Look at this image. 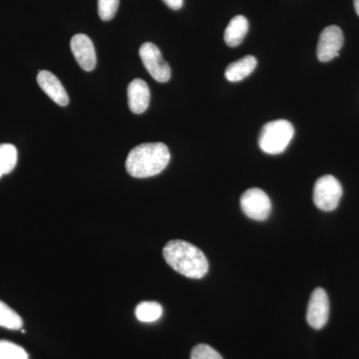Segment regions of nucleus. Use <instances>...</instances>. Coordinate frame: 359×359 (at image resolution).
I'll return each mask as SVG.
<instances>
[{
  "label": "nucleus",
  "mask_w": 359,
  "mask_h": 359,
  "mask_svg": "<svg viewBox=\"0 0 359 359\" xmlns=\"http://www.w3.org/2000/svg\"><path fill=\"white\" fill-rule=\"evenodd\" d=\"M23 325L22 318L20 314L9 308L6 304L0 301V327H6L7 330H20Z\"/></svg>",
  "instance_id": "dca6fc26"
},
{
  "label": "nucleus",
  "mask_w": 359,
  "mask_h": 359,
  "mask_svg": "<svg viewBox=\"0 0 359 359\" xmlns=\"http://www.w3.org/2000/svg\"><path fill=\"white\" fill-rule=\"evenodd\" d=\"M120 0H98V13L103 21L114 18L119 8Z\"/></svg>",
  "instance_id": "a211bd4d"
},
{
  "label": "nucleus",
  "mask_w": 359,
  "mask_h": 359,
  "mask_svg": "<svg viewBox=\"0 0 359 359\" xmlns=\"http://www.w3.org/2000/svg\"><path fill=\"white\" fill-rule=\"evenodd\" d=\"M0 359H29V358L22 347L7 340H0Z\"/></svg>",
  "instance_id": "f3484780"
},
{
  "label": "nucleus",
  "mask_w": 359,
  "mask_h": 359,
  "mask_svg": "<svg viewBox=\"0 0 359 359\" xmlns=\"http://www.w3.org/2000/svg\"><path fill=\"white\" fill-rule=\"evenodd\" d=\"M344 42V33L339 26L332 25L325 28L320 33L316 49L318 60L321 62H328L339 56Z\"/></svg>",
  "instance_id": "0eeeda50"
},
{
  "label": "nucleus",
  "mask_w": 359,
  "mask_h": 359,
  "mask_svg": "<svg viewBox=\"0 0 359 359\" xmlns=\"http://www.w3.org/2000/svg\"><path fill=\"white\" fill-rule=\"evenodd\" d=\"M249 32V21L243 15H237L229 23L224 32V39L230 47H237L242 43Z\"/></svg>",
  "instance_id": "ddd939ff"
},
{
  "label": "nucleus",
  "mask_w": 359,
  "mask_h": 359,
  "mask_svg": "<svg viewBox=\"0 0 359 359\" xmlns=\"http://www.w3.org/2000/svg\"><path fill=\"white\" fill-rule=\"evenodd\" d=\"M330 316V299L325 290H314L309 299L306 320L314 330H321L327 323Z\"/></svg>",
  "instance_id": "6e6552de"
},
{
  "label": "nucleus",
  "mask_w": 359,
  "mask_h": 359,
  "mask_svg": "<svg viewBox=\"0 0 359 359\" xmlns=\"http://www.w3.org/2000/svg\"><path fill=\"white\" fill-rule=\"evenodd\" d=\"M241 208L248 218L263 222L269 218L271 212V203L269 196L261 189L252 188L245 191L241 198Z\"/></svg>",
  "instance_id": "423d86ee"
},
{
  "label": "nucleus",
  "mask_w": 359,
  "mask_h": 359,
  "mask_svg": "<svg viewBox=\"0 0 359 359\" xmlns=\"http://www.w3.org/2000/svg\"><path fill=\"white\" fill-rule=\"evenodd\" d=\"M142 62L156 81L160 83L168 82L171 78V67L163 58L160 49L151 42H146L140 47Z\"/></svg>",
  "instance_id": "39448f33"
},
{
  "label": "nucleus",
  "mask_w": 359,
  "mask_h": 359,
  "mask_svg": "<svg viewBox=\"0 0 359 359\" xmlns=\"http://www.w3.org/2000/svg\"><path fill=\"white\" fill-rule=\"evenodd\" d=\"M191 359H224L218 351L207 344H198L191 353Z\"/></svg>",
  "instance_id": "6ab92c4d"
},
{
  "label": "nucleus",
  "mask_w": 359,
  "mask_h": 359,
  "mask_svg": "<svg viewBox=\"0 0 359 359\" xmlns=\"http://www.w3.org/2000/svg\"><path fill=\"white\" fill-rule=\"evenodd\" d=\"M294 135L292 123L283 119L276 120L264 125L259 134V145L266 154H280L290 145Z\"/></svg>",
  "instance_id": "7ed1b4c3"
},
{
  "label": "nucleus",
  "mask_w": 359,
  "mask_h": 359,
  "mask_svg": "<svg viewBox=\"0 0 359 359\" xmlns=\"http://www.w3.org/2000/svg\"><path fill=\"white\" fill-rule=\"evenodd\" d=\"M151 93L148 84L140 78L134 79L128 86V105L135 114H142L148 109Z\"/></svg>",
  "instance_id": "9b49d317"
},
{
  "label": "nucleus",
  "mask_w": 359,
  "mask_h": 359,
  "mask_svg": "<svg viewBox=\"0 0 359 359\" xmlns=\"http://www.w3.org/2000/svg\"><path fill=\"white\" fill-rule=\"evenodd\" d=\"M169 149L164 143H144L130 151L127 172L134 178H149L164 171L170 162Z\"/></svg>",
  "instance_id": "f03ea898"
},
{
  "label": "nucleus",
  "mask_w": 359,
  "mask_h": 359,
  "mask_svg": "<svg viewBox=\"0 0 359 359\" xmlns=\"http://www.w3.org/2000/svg\"><path fill=\"white\" fill-rule=\"evenodd\" d=\"M168 7L174 11H179L183 6L184 0H163Z\"/></svg>",
  "instance_id": "aec40b11"
},
{
  "label": "nucleus",
  "mask_w": 359,
  "mask_h": 359,
  "mask_svg": "<svg viewBox=\"0 0 359 359\" xmlns=\"http://www.w3.org/2000/svg\"><path fill=\"white\" fill-rule=\"evenodd\" d=\"M166 263L177 273L189 278H202L209 271L204 252L185 241H170L163 250Z\"/></svg>",
  "instance_id": "f257e3e1"
},
{
  "label": "nucleus",
  "mask_w": 359,
  "mask_h": 359,
  "mask_svg": "<svg viewBox=\"0 0 359 359\" xmlns=\"http://www.w3.org/2000/svg\"><path fill=\"white\" fill-rule=\"evenodd\" d=\"M37 83L40 88L43 90L52 100L59 106H67L69 103V96L67 92L55 75L52 74L50 71L42 70L37 75Z\"/></svg>",
  "instance_id": "9d476101"
},
{
  "label": "nucleus",
  "mask_w": 359,
  "mask_h": 359,
  "mask_svg": "<svg viewBox=\"0 0 359 359\" xmlns=\"http://www.w3.org/2000/svg\"><path fill=\"white\" fill-rule=\"evenodd\" d=\"M135 314L142 323H154L162 316L163 308L158 302H143L137 306Z\"/></svg>",
  "instance_id": "2eb2a0df"
},
{
  "label": "nucleus",
  "mask_w": 359,
  "mask_h": 359,
  "mask_svg": "<svg viewBox=\"0 0 359 359\" xmlns=\"http://www.w3.org/2000/svg\"><path fill=\"white\" fill-rule=\"evenodd\" d=\"M341 184L332 175L320 177L313 189V202L321 211L332 212L337 209L341 199Z\"/></svg>",
  "instance_id": "20e7f679"
},
{
  "label": "nucleus",
  "mask_w": 359,
  "mask_h": 359,
  "mask_svg": "<svg viewBox=\"0 0 359 359\" xmlns=\"http://www.w3.org/2000/svg\"><path fill=\"white\" fill-rule=\"evenodd\" d=\"M18 164V149L11 144H0V178L11 173Z\"/></svg>",
  "instance_id": "4468645a"
},
{
  "label": "nucleus",
  "mask_w": 359,
  "mask_h": 359,
  "mask_svg": "<svg viewBox=\"0 0 359 359\" xmlns=\"http://www.w3.org/2000/svg\"><path fill=\"white\" fill-rule=\"evenodd\" d=\"M257 65V60L255 56H245L244 58L231 63L226 67L224 76L231 82L242 81L245 77L252 74V71L256 69Z\"/></svg>",
  "instance_id": "f8f14e48"
},
{
  "label": "nucleus",
  "mask_w": 359,
  "mask_h": 359,
  "mask_svg": "<svg viewBox=\"0 0 359 359\" xmlns=\"http://www.w3.org/2000/svg\"><path fill=\"white\" fill-rule=\"evenodd\" d=\"M354 8H355L356 13L359 16V0H353Z\"/></svg>",
  "instance_id": "412c9836"
},
{
  "label": "nucleus",
  "mask_w": 359,
  "mask_h": 359,
  "mask_svg": "<svg viewBox=\"0 0 359 359\" xmlns=\"http://www.w3.org/2000/svg\"><path fill=\"white\" fill-rule=\"evenodd\" d=\"M71 50L73 52L78 65L85 71H92L96 67L97 58L95 47L93 42L85 34H76L70 42Z\"/></svg>",
  "instance_id": "1a4fd4ad"
}]
</instances>
